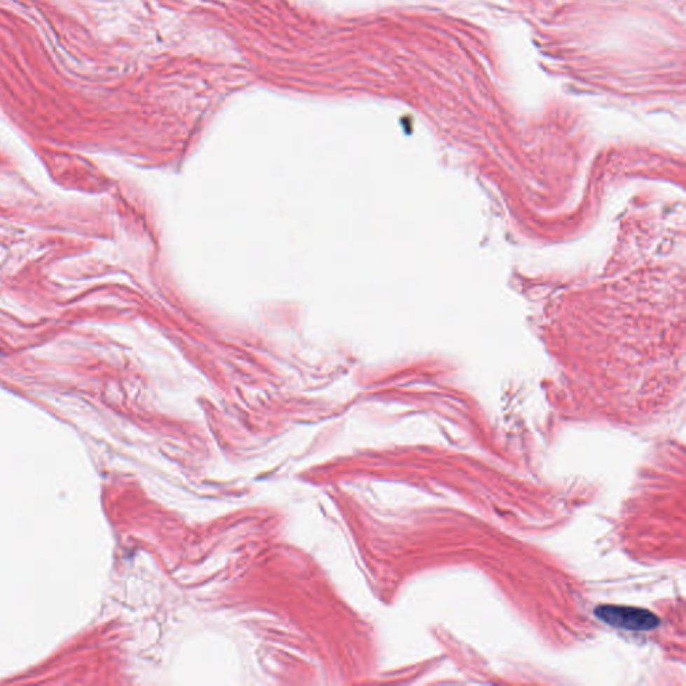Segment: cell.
<instances>
[{
	"mask_svg": "<svg viewBox=\"0 0 686 686\" xmlns=\"http://www.w3.org/2000/svg\"><path fill=\"white\" fill-rule=\"evenodd\" d=\"M595 617L606 625L629 631H650L659 625V618L652 611L621 605H602L595 609Z\"/></svg>",
	"mask_w": 686,
	"mask_h": 686,
	"instance_id": "cell-1",
	"label": "cell"
}]
</instances>
